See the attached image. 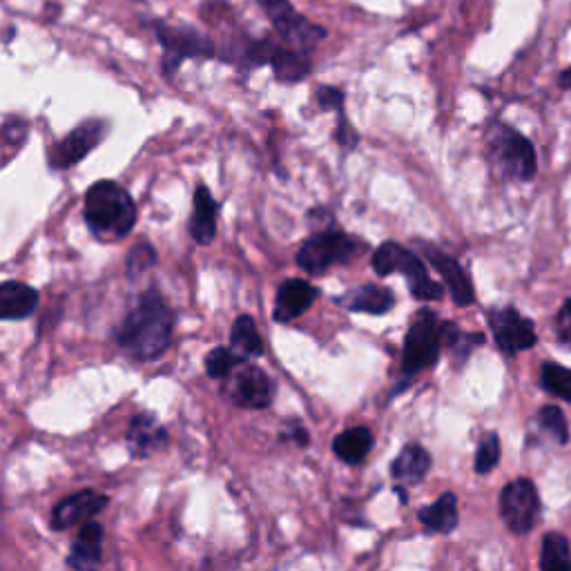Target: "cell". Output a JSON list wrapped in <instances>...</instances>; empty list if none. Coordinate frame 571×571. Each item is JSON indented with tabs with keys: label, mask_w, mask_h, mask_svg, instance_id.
Here are the masks:
<instances>
[{
	"label": "cell",
	"mask_w": 571,
	"mask_h": 571,
	"mask_svg": "<svg viewBox=\"0 0 571 571\" xmlns=\"http://www.w3.org/2000/svg\"><path fill=\"white\" fill-rule=\"evenodd\" d=\"M489 324L498 346L509 355L527 351V348L536 344L534 324H531V319L520 317L516 308L507 306L500 308V311H493L489 315Z\"/></svg>",
	"instance_id": "cell-10"
},
{
	"label": "cell",
	"mask_w": 571,
	"mask_h": 571,
	"mask_svg": "<svg viewBox=\"0 0 571 571\" xmlns=\"http://www.w3.org/2000/svg\"><path fill=\"white\" fill-rule=\"evenodd\" d=\"M556 335H558V342L571 348V299L563 304V308L558 311L556 317Z\"/></svg>",
	"instance_id": "cell-33"
},
{
	"label": "cell",
	"mask_w": 571,
	"mask_h": 571,
	"mask_svg": "<svg viewBox=\"0 0 571 571\" xmlns=\"http://www.w3.org/2000/svg\"><path fill=\"white\" fill-rule=\"evenodd\" d=\"M317 103L322 110H337L342 112L344 108V94L342 90H337V87L331 85H324L317 90Z\"/></svg>",
	"instance_id": "cell-32"
},
{
	"label": "cell",
	"mask_w": 571,
	"mask_h": 571,
	"mask_svg": "<svg viewBox=\"0 0 571 571\" xmlns=\"http://www.w3.org/2000/svg\"><path fill=\"white\" fill-rule=\"evenodd\" d=\"M83 215L96 235L123 239L137 221V206L130 192L116 181H99L87 190Z\"/></svg>",
	"instance_id": "cell-2"
},
{
	"label": "cell",
	"mask_w": 571,
	"mask_h": 571,
	"mask_svg": "<svg viewBox=\"0 0 571 571\" xmlns=\"http://www.w3.org/2000/svg\"><path fill=\"white\" fill-rule=\"evenodd\" d=\"M373 270L380 277H389L393 273H402L409 279L411 295L415 299H424V302H433V299L442 297V286L429 279L427 268H424L422 259L406 250L404 246L395 244V241H384V244L375 250L373 255Z\"/></svg>",
	"instance_id": "cell-3"
},
{
	"label": "cell",
	"mask_w": 571,
	"mask_h": 571,
	"mask_svg": "<svg viewBox=\"0 0 571 571\" xmlns=\"http://www.w3.org/2000/svg\"><path fill=\"white\" fill-rule=\"evenodd\" d=\"M431 469V456L429 451L420 447V444H409L404 447L398 458H395L391 473L393 478L402 482V485H418L424 480Z\"/></svg>",
	"instance_id": "cell-21"
},
{
	"label": "cell",
	"mask_w": 571,
	"mask_h": 571,
	"mask_svg": "<svg viewBox=\"0 0 571 571\" xmlns=\"http://www.w3.org/2000/svg\"><path fill=\"white\" fill-rule=\"evenodd\" d=\"M540 382H543V386L551 395L571 402V369H565V366L554 362L543 364V369H540Z\"/></svg>",
	"instance_id": "cell-27"
},
{
	"label": "cell",
	"mask_w": 571,
	"mask_h": 571,
	"mask_svg": "<svg viewBox=\"0 0 571 571\" xmlns=\"http://www.w3.org/2000/svg\"><path fill=\"white\" fill-rule=\"evenodd\" d=\"M440 322L431 311H420L415 315L413 324L404 340L402 369L406 375H413L438 362L440 355Z\"/></svg>",
	"instance_id": "cell-5"
},
{
	"label": "cell",
	"mask_w": 571,
	"mask_h": 571,
	"mask_svg": "<svg viewBox=\"0 0 571 571\" xmlns=\"http://www.w3.org/2000/svg\"><path fill=\"white\" fill-rule=\"evenodd\" d=\"M174 326V313L159 293L150 290L141 297L137 308L123 319L116 333V342L125 353H130L137 360L150 362L157 360L170 344Z\"/></svg>",
	"instance_id": "cell-1"
},
{
	"label": "cell",
	"mask_w": 571,
	"mask_h": 571,
	"mask_svg": "<svg viewBox=\"0 0 571 571\" xmlns=\"http://www.w3.org/2000/svg\"><path fill=\"white\" fill-rule=\"evenodd\" d=\"M230 342H232V351H235L241 360L246 357H259L264 353V342L257 333L255 319L248 315H241L235 324H232L230 331Z\"/></svg>",
	"instance_id": "cell-24"
},
{
	"label": "cell",
	"mask_w": 571,
	"mask_h": 571,
	"mask_svg": "<svg viewBox=\"0 0 571 571\" xmlns=\"http://www.w3.org/2000/svg\"><path fill=\"white\" fill-rule=\"evenodd\" d=\"M161 45L166 47V67H177L183 58L190 56H212L215 45L208 36H203L190 27H168L159 25L157 29Z\"/></svg>",
	"instance_id": "cell-12"
},
{
	"label": "cell",
	"mask_w": 571,
	"mask_h": 571,
	"mask_svg": "<svg viewBox=\"0 0 571 571\" xmlns=\"http://www.w3.org/2000/svg\"><path fill=\"white\" fill-rule=\"evenodd\" d=\"M166 442V429L152 418L148 413L134 415L128 429V444L134 456H150L152 451H157L161 444Z\"/></svg>",
	"instance_id": "cell-19"
},
{
	"label": "cell",
	"mask_w": 571,
	"mask_h": 571,
	"mask_svg": "<svg viewBox=\"0 0 571 571\" xmlns=\"http://www.w3.org/2000/svg\"><path fill=\"white\" fill-rule=\"evenodd\" d=\"M108 505V498L103 496V493H96V491H79V493H72V496L63 498L52 511V527L54 529H67V527H74L79 525V522L87 520V518H94L99 511L105 509Z\"/></svg>",
	"instance_id": "cell-13"
},
{
	"label": "cell",
	"mask_w": 571,
	"mask_h": 571,
	"mask_svg": "<svg viewBox=\"0 0 571 571\" xmlns=\"http://www.w3.org/2000/svg\"><path fill=\"white\" fill-rule=\"evenodd\" d=\"M357 253V241L344 232L324 230L308 237L297 253V266L308 275H322L331 266L346 264Z\"/></svg>",
	"instance_id": "cell-4"
},
{
	"label": "cell",
	"mask_w": 571,
	"mask_h": 571,
	"mask_svg": "<svg viewBox=\"0 0 571 571\" xmlns=\"http://www.w3.org/2000/svg\"><path fill=\"white\" fill-rule=\"evenodd\" d=\"M317 290L304 279H288L277 290L275 297V322L286 324L290 319L304 315L313 306Z\"/></svg>",
	"instance_id": "cell-15"
},
{
	"label": "cell",
	"mask_w": 571,
	"mask_h": 571,
	"mask_svg": "<svg viewBox=\"0 0 571 571\" xmlns=\"http://www.w3.org/2000/svg\"><path fill=\"white\" fill-rule=\"evenodd\" d=\"M103 551V527L99 522H87L70 551V563L76 571H99Z\"/></svg>",
	"instance_id": "cell-16"
},
{
	"label": "cell",
	"mask_w": 571,
	"mask_h": 571,
	"mask_svg": "<svg viewBox=\"0 0 571 571\" xmlns=\"http://www.w3.org/2000/svg\"><path fill=\"white\" fill-rule=\"evenodd\" d=\"M538 422H540V427L547 429L560 444H565L569 440L567 418H565V413L558 409V406H543V409H540V413H538Z\"/></svg>",
	"instance_id": "cell-29"
},
{
	"label": "cell",
	"mask_w": 571,
	"mask_h": 571,
	"mask_svg": "<svg viewBox=\"0 0 571 571\" xmlns=\"http://www.w3.org/2000/svg\"><path fill=\"white\" fill-rule=\"evenodd\" d=\"M500 511L505 525L514 534H529L536 527L540 514V498L531 480H514L502 489L500 496Z\"/></svg>",
	"instance_id": "cell-8"
},
{
	"label": "cell",
	"mask_w": 571,
	"mask_h": 571,
	"mask_svg": "<svg viewBox=\"0 0 571 571\" xmlns=\"http://www.w3.org/2000/svg\"><path fill=\"white\" fill-rule=\"evenodd\" d=\"M244 362L241 357L232 351V348H224L219 346L215 351H210L206 357V371L212 377V380H224L237 366Z\"/></svg>",
	"instance_id": "cell-28"
},
{
	"label": "cell",
	"mask_w": 571,
	"mask_h": 571,
	"mask_svg": "<svg viewBox=\"0 0 571 571\" xmlns=\"http://www.w3.org/2000/svg\"><path fill=\"white\" fill-rule=\"evenodd\" d=\"M154 261H157V253H154L152 246H148V244L134 246L128 255V273L130 275L143 273V270H148L150 266H154Z\"/></svg>",
	"instance_id": "cell-31"
},
{
	"label": "cell",
	"mask_w": 571,
	"mask_h": 571,
	"mask_svg": "<svg viewBox=\"0 0 571 571\" xmlns=\"http://www.w3.org/2000/svg\"><path fill=\"white\" fill-rule=\"evenodd\" d=\"M420 522L438 534H449L458 527V498L453 493H444L433 505L420 509Z\"/></svg>",
	"instance_id": "cell-22"
},
{
	"label": "cell",
	"mask_w": 571,
	"mask_h": 571,
	"mask_svg": "<svg viewBox=\"0 0 571 571\" xmlns=\"http://www.w3.org/2000/svg\"><path fill=\"white\" fill-rule=\"evenodd\" d=\"M424 257H427L433 264V268L444 277V284L449 286L453 302H456L458 306H471L476 295H473V286L458 261L449 255H444L442 250L431 248V246H424Z\"/></svg>",
	"instance_id": "cell-14"
},
{
	"label": "cell",
	"mask_w": 571,
	"mask_h": 571,
	"mask_svg": "<svg viewBox=\"0 0 571 571\" xmlns=\"http://www.w3.org/2000/svg\"><path fill=\"white\" fill-rule=\"evenodd\" d=\"M340 302L353 313H369V315H384L395 306V297L389 288L380 286H360L346 293Z\"/></svg>",
	"instance_id": "cell-20"
},
{
	"label": "cell",
	"mask_w": 571,
	"mask_h": 571,
	"mask_svg": "<svg viewBox=\"0 0 571 571\" xmlns=\"http://www.w3.org/2000/svg\"><path fill=\"white\" fill-rule=\"evenodd\" d=\"M270 65H273L277 81L282 83H297L306 79L308 72H311V63H308L306 54L295 50H284V47H277Z\"/></svg>",
	"instance_id": "cell-25"
},
{
	"label": "cell",
	"mask_w": 571,
	"mask_h": 571,
	"mask_svg": "<svg viewBox=\"0 0 571 571\" xmlns=\"http://www.w3.org/2000/svg\"><path fill=\"white\" fill-rule=\"evenodd\" d=\"M335 141L340 143L342 148H348V150H353L355 143H357V134L351 128V123L346 121L344 112H340V123H337V130H335Z\"/></svg>",
	"instance_id": "cell-34"
},
{
	"label": "cell",
	"mask_w": 571,
	"mask_h": 571,
	"mask_svg": "<svg viewBox=\"0 0 571 571\" xmlns=\"http://www.w3.org/2000/svg\"><path fill=\"white\" fill-rule=\"evenodd\" d=\"M560 85L567 87V90H571V67H569V70H565L563 74H560Z\"/></svg>",
	"instance_id": "cell-35"
},
{
	"label": "cell",
	"mask_w": 571,
	"mask_h": 571,
	"mask_svg": "<svg viewBox=\"0 0 571 571\" xmlns=\"http://www.w3.org/2000/svg\"><path fill=\"white\" fill-rule=\"evenodd\" d=\"M105 137V123L103 121H85L79 128L72 130L63 141L54 145L50 154V166L56 170H65L76 166L81 159H85L96 145Z\"/></svg>",
	"instance_id": "cell-9"
},
{
	"label": "cell",
	"mask_w": 571,
	"mask_h": 571,
	"mask_svg": "<svg viewBox=\"0 0 571 571\" xmlns=\"http://www.w3.org/2000/svg\"><path fill=\"white\" fill-rule=\"evenodd\" d=\"M500 462V440L496 433H489L482 438L478 453H476V471L478 473H489L491 469H496V464Z\"/></svg>",
	"instance_id": "cell-30"
},
{
	"label": "cell",
	"mask_w": 571,
	"mask_h": 571,
	"mask_svg": "<svg viewBox=\"0 0 571 571\" xmlns=\"http://www.w3.org/2000/svg\"><path fill=\"white\" fill-rule=\"evenodd\" d=\"M540 571H571L569 540L563 534H551L543 540V556H540Z\"/></svg>",
	"instance_id": "cell-26"
},
{
	"label": "cell",
	"mask_w": 571,
	"mask_h": 571,
	"mask_svg": "<svg viewBox=\"0 0 571 571\" xmlns=\"http://www.w3.org/2000/svg\"><path fill=\"white\" fill-rule=\"evenodd\" d=\"M38 293L23 282H3L0 284V319L5 322H16V319H27L36 311Z\"/></svg>",
	"instance_id": "cell-17"
},
{
	"label": "cell",
	"mask_w": 571,
	"mask_h": 571,
	"mask_svg": "<svg viewBox=\"0 0 571 571\" xmlns=\"http://www.w3.org/2000/svg\"><path fill=\"white\" fill-rule=\"evenodd\" d=\"M228 395L246 409H266L273 402V382L257 366H244L230 377Z\"/></svg>",
	"instance_id": "cell-11"
},
{
	"label": "cell",
	"mask_w": 571,
	"mask_h": 571,
	"mask_svg": "<svg viewBox=\"0 0 571 571\" xmlns=\"http://www.w3.org/2000/svg\"><path fill=\"white\" fill-rule=\"evenodd\" d=\"M491 157L502 168V172L518 181H529L538 168L534 145L516 130L507 128V125H496L493 128Z\"/></svg>",
	"instance_id": "cell-6"
},
{
	"label": "cell",
	"mask_w": 571,
	"mask_h": 571,
	"mask_svg": "<svg viewBox=\"0 0 571 571\" xmlns=\"http://www.w3.org/2000/svg\"><path fill=\"white\" fill-rule=\"evenodd\" d=\"M371 447H373V433L366 427L346 429L333 440L335 456L348 464L362 462L366 456H369Z\"/></svg>",
	"instance_id": "cell-23"
},
{
	"label": "cell",
	"mask_w": 571,
	"mask_h": 571,
	"mask_svg": "<svg viewBox=\"0 0 571 571\" xmlns=\"http://www.w3.org/2000/svg\"><path fill=\"white\" fill-rule=\"evenodd\" d=\"M259 5L270 18V23L275 25L279 36L295 47V52L304 54L326 38V29L297 14L288 0H259Z\"/></svg>",
	"instance_id": "cell-7"
},
{
	"label": "cell",
	"mask_w": 571,
	"mask_h": 571,
	"mask_svg": "<svg viewBox=\"0 0 571 571\" xmlns=\"http://www.w3.org/2000/svg\"><path fill=\"white\" fill-rule=\"evenodd\" d=\"M217 212L219 206L206 186H199L195 192V208L190 217V235L201 246H208L217 235Z\"/></svg>",
	"instance_id": "cell-18"
}]
</instances>
